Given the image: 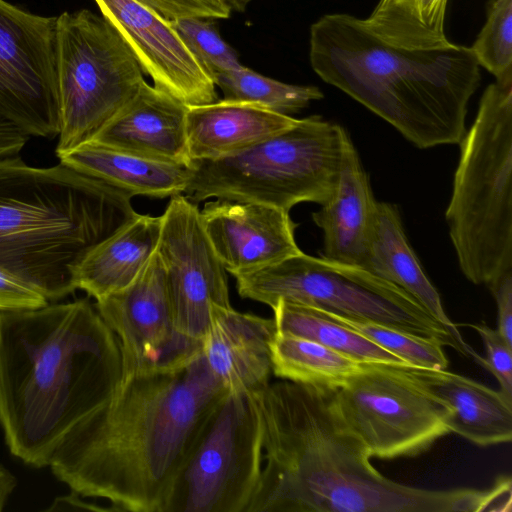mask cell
<instances>
[{
  "label": "cell",
  "mask_w": 512,
  "mask_h": 512,
  "mask_svg": "<svg viewBox=\"0 0 512 512\" xmlns=\"http://www.w3.org/2000/svg\"><path fill=\"white\" fill-rule=\"evenodd\" d=\"M227 391L201 354L186 367L121 382L64 437L49 467L113 511L166 512L176 480Z\"/></svg>",
  "instance_id": "1"
},
{
  "label": "cell",
  "mask_w": 512,
  "mask_h": 512,
  "mask_svg": "<svg viewBox=\"0 0 512 512\" xmlns=\"http://www.w3.org/2000/svg\"><path fill=\"white\" fill-rule=\"evenodd\" d=\"M335 390L283 380L256 394L263 466L247 512H479L489 489L430 490L382 475L340 416Z\"/></svg>",
  "instance_id": "2"
},
{
  "label": "cell",
  "mask_w": 512,
  "mask_h": 512,
  "mask_svg": "<svg viewBox=\"0 0 512 512\" xmlns=\"http://www.w3.org/2000/svg\"><path fill=\"white\" fill-rule=\"evenodd\" d=\"M121 381L118 339L88 299L0 310V427L25 464L48 466Z\"/></svg>",
  "instance_id": "3"
},
{
  "label": "cell",
  "mask_w": 512,
  "mask_h": 512,
  "mask_svg": "<svg viewBox=\"0 0 512 512\" xmlns=\"http://www.w3.org/2000/svg\"><path fill=\"white\" fill-rule=\"evenodd\" d=\"M309 60L324 82L420 149L461 141L468 103L481 81L470 47L450 41L395 45L347 13L325 14L311 25Z\"/></svg>",
  "instance_id": "4"
},
{
  "label": "cell",
  "mask_w": 512,
  "mask_h": 512,
  "mask_svg": "<svg viewBox=\"0 0 512 512\" xmlns=\"http://www.w3.org/2000/svg\"><path fill=\"white\" fill-rule=\"evenodd\" d=\"M131 198L61 162L0 159V271L48 302L66 297L84 257L138 214Z\"/></svg>",
  "instance_id": "5"
},
{
  "label": "cell",
  "mask_w": 512,
  "mask_h": 512,
  "mask_svg": "<svg viewBox=\"0 0 512 512\" xmlns=\"http://www.w3.org/2000/svg\"><path fill=\"white\" fill-rule=\"evenodd\" d=\"M459 144L445 216L462 273L486 285L512 269V74L487 86Z\"/></svg>",
  "instance_id": "6"
},
{
  "label": "cell",
  "mask_w": 512,
  "mask_h": 512,
  "mask_svg": "<svg viewBox=\"0 0 512 512\" xmlns=\"http://www.w3.org/2000/svg\"><path fill=\"white\" fill-rule=\"evenodd\" d=\"M348 137L319 115L297 119L235 154L191 161L184 194L194 203L213 197L287 212L301 202L323 205L335 191Z\"/></svg>",
  "instance_id": "7"
},
{
  "label": "cell",
  "mask_w": 512,
  "mask_h": 512,
  "mask_svg": "<svg viewBox=\"0 0 512 512\" xmlns=\"http://www.w3.org/2000/svg\"><path fill=\"white\" fill-rule=\"evenodd\" d=\"M234 278L242 298L271 308L278 301L312 306L436 339L465 356L475 353L460 332L441 323L400 287L360 266L301 252Z\"/></svg>",
  "instance_id": "8"
},
{
  "label": "cell",
  "mask_w": 512,
  "mask_h": 512,
  "mask_svg": "<svg viewBox=\"0 0 512 512\" xmlns=\"http://www.w3.org/2000/svg\"><path fill=\"white\" fill-rule=\"evenodd\" d=\"M57 156L87 143L134 98L144 73L114 26L88 9L56 20Z\"/></svg>",
  "instance_id": "9"
},
{
  "label": "cell",
  "mask_w": 512,
  "mask_h": 512,
  "mask_svg": "<svg viewBox=\"0 0 512 512\" xmlns=\"http://www.w3.org/2000/svg\"><path fill=\"white\" fill-rule=\"evenodd\" d=\"M263 466L255 393L227 392L207 418L166 512H247Z\"/></svg>",
  "instance_id": "10"
},
{
  "label": "cell",
  "mask_w": 512,
  "mask_h": 512,
  "mask_svg": "<svg viewBox=\"0 0 512 512\" xmlns=\"http://www.w3.org/2000/svg\"><path fill=\"white\" fill-rule=\"evenodd\" d=\"M336 408L371 457L394 459L426 451L449 434V407L412 367L362 363L335 390Z\"/></svg>",
  "instance_id": "11"
},
{
  "label": "cell",
  "mask_w": 512,
  "mask_h": 512,
  "mask_svg": "<svg viewBox=\"0 0 512 512\" xmlns=\"http://www.w3.org/2000/svg\"><path fill=\"white\" fill-rule=\"evenodd\" d=\"M56 20L0 0V116L28 136L60 131Z\"/></svg>",
  "instance_id": "12"
},
{
  "label": "cell",
  "mask_w": 512,
  "mask_h": 512,
  "mask_svg": "<svg viewBox=\"0 0 512 512\" xmlns=\"http://www.w3.org/2000/svg\"><path fill=\"white\" fill-rule=\"evenodd\" d=\"M95 307L118 339L121 382L182 369L202 354V341L185 336L175 326L157 251L131 284L96 300Z\"/></svg>",
  "instance_id": "13"
},
{
  "label": "cell",
  "mask_w": 512,
  "mask_h": 512,
  "mask_svg": "<svg viewBox=\"0 0 512 512\" xmlns=\"http://www.w3.org/2000/svg\"><path fill=\"white\" fill-rule=\"evenodd\" d=\"M157 253L163 263L177 330L202 341L213 306L230 305L226 270L203 229L198 206L182 194L161 215Z\"/></svg>",
  "instance_id": "14"
},
{
  "label": "cell",
  "mask_w": 512,
  "mask_h": 512,
  "mask_svg": "<svg viewBox=\"0 0 512 512\" xmlns=\"http://www.w3.org/2000/svg\"><path fill=\"white\" fill-rule=\"evenodd\" d=\"M153 86L188 107L218 100L216 85L168 20L137 0H95Z\"/></svg>",
  "instance_id": "15"
},
{
  "label": "cell",
  "mask_w": 512,
  "mask_h": 512,
  "mask_svg": "<svg viewBox=\"0 0 512 512\" xmlns=\"http://www.w3.org/2000/svg\"><path fill=\"white\" fill-rule=\"evenodd\" d=\"M200 219L214 252L233 277L302 252L289 212L270 205L216 198L205 204Z\"/></svg>",
  "instance_id": "16"
},
{
  "label": "cell",
  "mask_w": 512,
  "mask_h": 512,
  "mask_svg": "<svg viewBox=\"0 0 512 512\" xmlns=\"http://www.w3.org/2000/svg\"><path fill=\"white\" fill-rule=\"evenodd\" d=\"M273 318L213 306L202 355L208 369L227 392L258 393L270 382Z\"/></svg>",
  "instance_id": "17"
},
{
  "label": "cell",
  "mask_w": 512,
  "mask_h": 512,
  "mask_svg": "<svg viewBox=\"0 0 512 512\" xmlns=\"http://www.w3.org/2000/svg\"><path fill=\"white\" fill-rule=\"evenodd\" d=\"M188 106L143 82L134 98L91 141L189 166Z\"/></svg>",
  "instance_id": "18"
},
{
  "label": "cell",
  "mask_w": 512,
  "mask_h": 512,
  "mask_svg": "<svg viewBox=\"0 0 512 512\" xmlns=\"http://www.w3.org/2000/svg\"><path fill=\"white\" fill-rule=\"evenodd\" d=\"M377 200L358 152L347 138L338 182L331 198L312 213L322 229V257L365 267L375 223Z\"/></svg>",
  "instance_id": "19"
},
{
  "label": "cell",
  "mask_w": 512,
  "mask_h": 512,
  "mask_svg": "<svg viewBox=\"0 0 512 512\" xmlns=\"http://www.w3.org/2000/svg\"><path fill=\"white\" fill-rule=\"evenodd\" d=\"M296 120L258 104L224 99L188 107L189 158L213 160L235 154L291 127Z\"/></svg>",
  "instance_id": "20"
},
{
  "label": "cell",
  "mask_w": 512,
  "mask_h": 512,
  "mask_svg": "<svg viewBox=\"0 0 512 512\" xmlns=\"http://www.w3.org/2000/svg\"><path fill=\"white\" fill-rule=\"evenodd\" d=\"M429 390L449 407L450 433L479 446L512 439V399L468 377L446 370L412 367Z\"/></svg>",
  "instance_id": "21"
},
{
  "label": "cell",
  "mask_w": 512,
  "mask_h": 512,
  "mask_svg": "<svg viewBox=\"0 0 512 512\" xmlns=\"http://www.w3.org/2000/svg\"><path fill=\"white\" fill-rule=\"evenodd\" d=\"M60 162L131 197L166 198L183 194L188 166L89 141L58 157Z\"/></svg>",
  "instance_id": "22"
},
{
  "label": "cell",
  "mask_w": 512,
  "mask_h": 512,
  "mask_svg": "<svg viewBox=\"0 0 512 512\" xmlns=\"http://www.w3.org/2000/svg\"><path fill=\"white\" fill-rule=\"evenodd\" d=\"M161 216L137 214L93 248L75 270V285L99 300L131 284L157 249Z\"/></svg>",
  "instance_id": "23"
},
{
  "label": "cell",
  "mask_w": 512,
  "mask_h": 512,
  "mask_svg": "<svg viewBox=\"0 0 512 512\" xmlns=\"http://www.w3.org/2000/svg\"><path fill=\"white\" fill-rule=\"evenodd\" d=\"M364 268L403 289L441 323L459 332L446 314L438 291L412 249L395 204L377 202L374 229Z\"/></svg>",
  "instance_id": "24"
},
{
  "label": "cell",
  "mask_w": 512,
  "mask_h": 512,
  "mask_svg": "<svg viewBox=\"0 0 512 512\" xmlns=\"http://www.w3.org/2000/svg\"><path fill=\"white\" fill-rule=\"evenodd\" d=\"M272 374L298 384L337 390L362 363L315 341L277 332L270 342Z\"/></svg>",
  "instance_id": "25"
},
{
  "label": "cell",
  "mask_w": 512,
  "mask_h": 512,
  "mask_svg": "<svg viewBox=\"0 0 512 512\" xmlns=\"http://www.w3.org/2000/svg\"><path fill=\"white\" fill-rule=\"evenodd\" d=\"M271 309L277 332L315 341L361 363L408 366L398 356L335 321L319 308L278 301Z\"/></svg>",
  "instance_id": "26"
},
{
  "label": "cell",
  "mask_w": 512,
  "mask_h": 512,
  "mask_svg": "<svg viewBox=\"0 0 512 512\" xmlns=\"http://www.w3.org/2000/svg\"><path fill=\"white\" fill-rule=\"evenodd\" d=\"M448 0H379L364 19L375 34L406 47L447 43L445 18Z\"/></svg>",
  "instance_id": "27"
},
{
  "label": "cell",
  "mask_w": 512,
  "mask_h": 512,
  "mask_svg": "<svg viewBox=\"0 0 512 512\" xmlns=\"http://www.w3.org/2000/svg\"><path fill=\"white\" fill-rule=\"evenodd\" d=\"M213 81L222 91L224 100L254 103L285 115L296 113L312 101L323 98L322 91L316 86L284 83L244 65L214 75Z\"/></svg>",
  "instance_id": "28"
},
{
  "label": "cell",
  "mask_w": 512,
  "mask_h": 512,
  "mask_svg": "<svg viewBox=\"0 0 512 512\" xmlns=\"http://www.w3.org/2000/svg\"><path fill=\"white\" fill-rule=\"evenodd\" d=\"M324 312L340 324L398 356L409 367L446 370L448 366L449 362L442 348L444 345L436 339L416 336L374 322L358 321L328 311Z\"/></svg>",
  "instance_id": "29"
},
{
  "label": "cell",
  "mask_w": 512,
  "mask_h": 512,
  "mask_svg": "<svg viewBox=\"0 0 512 512\" xmlns=\"http://www.w3.org/2000/svg\"><path fill=\"white\" fill-rule=\"evenodd\" d=\"M470 49L496 79L512 74V0L489 1L486 21Z\"/></svg>",
  "instance_id": "30"
},
{
  "label": "cell",
  "mask_w": 512,
  "mask_h": 512,
  "mask_svg": "<svg viewBox=\"0 0 512 512\" xmlns=\"http://www.w3.org/2000/svg\"><path fill=\"white\" fill-rule=\"evenodd\" d=\"M214 19L183 17L171 20L185 44L213 78L214 75L239 68L236 50L219 34Z\"/></svg>",
  "instance_id": "31"
},
{
  "label": "cell",
  "mask_w": 512,
  "mask_h": 512,
  "mask_svg": "<svg viewBox=\"0 0 512 512\" xmlns=\"http://www.w3.org/2000/svg\"><path fill=\"white\" fill-rule=\"evenodd\" d=\"M471 327L479 334L485 348L484 358L477 354L474 357L497 379L500 391L512 399V346L497 329L485 324H474Z\"/></svg>",
  "instance_id": "32"
},
{
  "label": "cell",
  "mask_w": 512,
  "mask_h": 512,
  "mask_svg": "<svg viewBox=\"0 0 512 512\" xmlns=\"http://www.w3.org/2000/svg\"><path fill=\"white\" fill-rule=\"evenodd\" d=\"M168 20L183 17H201L209 19H227L230 9L222 0H137Z\"/></svg>",
  "instance_id": "33"
},
{
  "label": "cell",
  "mask_w": 512,
  "mask_h": 512,
  "mask_svg": "<svg viewBox=\"0 0 512 512\" xmlns=\"http://www.w3.org/2000/svg\"><path fill=\"white\" fill-rule=\"evenodd\" d=\"M47 303L39 292L0 271V310L37 308Z\"/></svg>",
  "instance_id": "34"
},
{
  "label": "cell",
  "mask_w": 512,
  "mask_h": 512,
  "mask_svg": "<svg viewBox=\"0 0 512 512\" xmlns=\"http://www.w3.org/2000/svg\"><path fill=\"white\" fill-rule=\"evenodd\" d=\"M486 285L497 305V330L512 346V269L500 273Z\"/></svg>",
  "instance_id": "35"
},
{
  "label": "cell",
  "mask_w": 512,
  "mask_h": 512,
  "mask_svg": "<svg viewBox=\"0 0 512 512\" xmlns=\"http://www.w3.org/2000/svg\"><path fill=\"white\" fill-rule=\"evenodd\" d=\"M28 137L16 125L0 116V159L18 156Z\"/></svg>",
  "instance_id": "36"
},
{
  "label": "cell",
  "mask_w": 512,
  "mask_h": 512,
  "mask_svg": "<svg viewBox=\"0 0 512 512\" xmlns=\"http://www.w3.org/2000/svg\"><path fill=\"white\" fill-rule=\"evenodd\" d=\"M46 511H83V510H108L109 508H104L100 506L93 505L91 503H87L80 498V495L71 490V493L64 496L55 497L53 502L49 507L45 509Z\"/></svg>",
  "instance_id": "37"
},
{
  "label": "cell",
  "mask_w": 512,
  "mask_h": 512,
  "mask_svg": "<svg viewBox=\"0 0 512 512\" xmlns=\"http://www.w3.org/2000/svg\"><path fill=\"white\" fill-rule=\"evenodd\" d=\"M17 485L16 477L0 464V512Z\"/></svg>",
  "instance_id": "38"
},
{
  "label": "cell",
  "mask_w": 512,
  "mask_h": 512,
  "mask_svg": "<svg viewBox=\"0 0 512 512\" xmlns=\"http://www.w3.org/2000/svg\"><path fill=\"white\" fill-rule=\"evenodd\" d=\"M252 0H222L230 11L243 12Z\"/></svg>",
  "instance_id": "39"
}]
</instances>
